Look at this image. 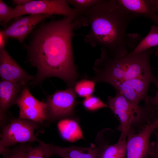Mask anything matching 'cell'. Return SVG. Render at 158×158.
Here are the masks:
<instances>
[{
	"label": "cell",
	"mask_w": 158,
	"mask_h": 158,
	"mask_svg": "<svg viewBox=\"0 0 158 158\" xmlns=\"http://www.w3.org/2000/svg\"><path fill=\"white\" fill-rule=\"evenodd\" d=\"M39 123L18 118L13 119L9 124L3 126L0 135V154L9 149V147L17 143L35 141L42 142L34 134Z\"/></svg>",
	"instance_id": "5"
},
{
	"label": "cell",
	"mask_w": 158,
	"mask_h": 158,
	"mask_svg": "<svg viewBox=\"0 0 158 158\" xmlns=\"http://www.w3.org/2000/svg\"><path fill=\"white\" fill-rule=\"evenodd\" d=\"M100 0H66L69 5L73 7L76 16L74 20L81 16L88 9L92 7Z\"/></svg>",
	"instance_id": "20"
},
{
	"label": "cell",
	"mask_w": 158,
	"mask_h": 158,
	"mask_svg": "<svg viewBox=\"0 0 158 158\" xmlns=\"http://www.w3.org/2000/svg\"><path fill=\"white\" fill-rule=\"evenodd\" d=\"M14 10V8L10 7L3 0H0V22H4L6 23L9 19Z\"/></svg>",
	"instance_id": "25"
},
{
	"label": "cell",
	"mask_w": 158,
	"mask_h": 158,
	"mask_svg": "<svg viewBox=\"0 0 158 158\" xmlns=\"http://www.w3.org/2000/svg\"><path fill=\"white\" fill-rule=\"evenodd\" d=\"M52 16L49 14H30L25 17L14 18L12 23L3 31L8 38L16 39L22 43L37 24Z\"/></svg>",
	"instance_id": "10"
},
{
	"label": "cell",
	"mask_w": 158,
	"mask_h": 158,
	"mask_svg": "<svg viewBox=\"0 0 158 158\" xmlns=\"http://www.w3.org/2000/svg\"><path fill=\"white\" fill-rule=\"evenodd\" d=\"M46 103L47 119L55 120L68 117L74 113L76 93L72 87L57 90L47 97Z\"/></svg>",
	"instance_id": "7"
},
{
	"label": "cell",
	"mask_w": 158,
	"mask_h": 158,
	"mask_svg": "<svg viewBox=\"0 0 158 158\" xmlns=\"http://www.w3.org/2000/svg\"><path fill=\"white\" fill-rule=\"evenodd\" d=\"M152 83L155 85L158 83V74L152 77H138L115 83L112 85L115 90L132 103L139 105L144 100Z\"/></svg>",
	"instance_id": "8"
},
{
	"label": "cell",
	"mask_w": 158,
	"mask_h": 158,
	"mask_svg": "<svg viewBox=\"0 0 158 158\" xmlns=\"http://www.w3.org/2000/svg\"><path fill=\"white\" fill-rule=\"evenodd\" d=\"M151 3L158 16V0H150Z\"/></svg>",
	"instance_id": "30"
},
{
	"label": "cell",
	"mask_w": 158,
	"mask_h": 158,
	"mask_svg": "<svg viewBox=\"0 0 158 158\" xmlns=\"http://www.w3.org/2000/svg\"><path fill=\"white\" fill-rule=\"evenodd\" d=\"M125 10L135 16L148 18L158 24V16L151 3L150 0H116Z\"/></svg>",
	"instance_id": "14"
},
{
	"label": "cell",
	"mask_w": 158,
	"mask_h": 158,
	"mask_svg": "<svg viewBox=\"0 0 158 158\" xmlns=\"http://www.w3.org/2000/svg\"><path fill=\"white\" fill-rule=\"evenodd\" d=\"M158 128V118L153 120L142 130L127 136L126 158H149L150 139L152 133Z\"/></svg>",
	"instance_id": "9"
},
{
	"label": "cell",
	"mask_w": 158,
	"mask_h": 158,
	"mask_svg": "<svg viewBox=\"0 0 158 158\" xmlns=\"http://www.w3.org/2000/svg\"><path fill=\"white\" fill-rule=\"evenodd\" d=\"M27 14L57 15L74 17L76 12L66 0H32L23 6H16L9 21L16 17Z\"/></svg>",
	"instance_id": "6"
},
{
	"label": "cell",
	"mask_w": 158,
	"mask_h": 158,
	"mask_svg": "<svg viewBox=\"0 0 158 158\" xmlns=\"http://www.w3.org/2000/svg\"><path fill=\"white\" fill-rule=\"evenodd\" d=\"M35 147L31 146L28 151L26 158H50L52 155L48 144L39 143Z\"/></svg>",
	"instance_id": "21"
},
{
	"label": "cell",
	"mask_w": 158,
	"mask_h": 158,
	"mask_svg": "<svg viewBox=\"0 0 158 158\" xmlns=\"http://www.w3.org/2000/svg\"><path fill=\"white\" fill-rule=\"evenodd\" d=\"M156 87L157 88L158 91L155 96L152 97L148 95L144 101L145 103L150 105L158 107V85Z\"/></svg>",
	"instance_id": "27"
},
{
	"label": "cell",
	"mask_w": 158,
	"mask_h": 158,
	"mask_svg": "<svg viewBox=\"0 0 158 158\" xmlns=\"http://www.w3.org/2000/svg\"><path fill=\"white\" fill-rule=\"evenodd\" d=\"M104 142L97 146L79 147L73 146L63 147L48 144L52 155L62 158H99L100 152L104 146Z\"/></svg>",
	"instance_id": "12"
},
{
	"label": "cell",
	"mask_w": 158,
	"mask_h": 158,
	"mask_svg": "<svg viewBox=\"0 0 158 158\" xmlns=\"http://www.w3.org/2000/svg\"><path fill=\"white\" fill-rule=\"evenodd\" d=\"M83 104L86 109L90 111H95L103 108L109 107L108 105L100 98L92 95L85 98L83 101Z\"/></svg>",
	"instance_id": "23"
},
{
	"label": "cell",
	"mask_w": 158,
	"mask_h": 158,
	"mask_svg": "<svg viewBox=\"0 0 158 158\" xmlns=\"http://www.w3.org/2000/svg\"><path fill=\"white\" fill-rule=\"evenodd\" d=\"M19 118L42 123L47 116V107H31L20 109Z\"/></svg>",
	"instance_id": "17"
},
{
	"label": "cell",
	"mask_w": 158,
	"mask_h": 158,
	"mask_svg": "<svg viewBox=\"0 0 158 158\" xmlns=\"http://www.w3.org/2000/svg\"><path fill=\"white\" fill-rule=\"evenodd\" d=\"M21 83H13L1 80L0 82V114L1 122L5 118V113L16 102L23 88Z\"/></svg>",
	"instance_id": "13"
},
{
	"label": "cell",
	"mask_w": 158,
	"mask_h": 158,
	"mask_svg": "<svg viewBox=\"0 0 158 158\" xmlns=\"http://www.w3.org/2000/svg\"><path fill=\"white\" fill-rule=\"evenodd\" d=\"M57 127L63 138L68 141L73 142L84 138L80 127L73 119L61 120L58 123Z\"/></svg>",
	"instance_id": "15"
},
{
	"label": "cell",
	"mask_w": 158,
	"mask_h": 158,
	"mask_svg": "<svg viewBox=\"0 0 158 158\" xmlns=\"http://www.w3.org/2000/svg\"><path fill=\"white\" fill-rule=\"evenodd\" d=\"M157 50L158 51V48L157 49Z\"/></svg>",
	"instance_id": "31"
},
{
	"label": "cell",
	"mask_w": 158,
	"mask_h": 158,
	"mask_svg": "<svg viewBox=\"0 0 158 158\" xmlns=\"http://www.w3.org/2000/svg\"><path fill=\"white\" fill-rule=\"evenodd\" d=\"M74 17L42 24L25 45L28 59L37 72L30 83H42L55 77L72 87L78 77L73 56L72 41L75 34Z\"/></svg>",
	"instance_id": "1"
},
{
	"label": "cell",
	"mask_w": 158,
	"mask_h": 158,
	"mask_svg": "<svg viewBox=\"0 0 158 158\" xmlns=\"http://www.w3.org/2000/svg\"><path fill=\"white\" fill-rule=\"evenodd\" d=\"M0 76L2 80L25 85L34 78L13 59L5 48L0 49Z\"/></svg>",
	"instance_id": "11"
},
{
	"label": "cell",
	"mask_w": 158,
	"mask_h": 158,
	"mask_svg": "<svg viewBox=\"0 0 158 158\" xmlns=\"http://www.w3.org/2000/svg\"><path fill=\"white\" fill-rule=\"evenodd\" d=\"M32 0H13V3L17 6H23L29 3Z\"/></svg>",
	"instance_id": "29"
},
{
	"label": "cell",
	"mask_w": 158,
	"mask_h": 158,
	"mask_svg": "<svg viewBox=\"0 0 158 158\" xmlns=\"http://www.w3.org/2000/svg\"><path fill=\"white\" fill-rule=\"evenodd\" d=\"M15 104L18 106L19 109L31 107H47L46 103L39 101L33 96L27 86L23 88Z\"/></svg>",
	"instance_id": "19"
},
{
	"label": "cell",
	"mask_w": 158,
	"mask_h": 158,
	"mask_svg": "<svg viewBox=\"0 0 158 158\" xmlns=\"http://www.w3.org/2000/svg\"><path fill=\"white\" fill-rule=\"evenodd\" d=\"M8 37L3 30L0 31V49L4 48L6 40Z\"/></svg>",
	"instance_id": "28"
},
{
	"label": "cell",
	"mask_w": 158,
	"mask_h": 158,
	"mask_svg": "<svg viewBox=\"0 0 158 158\" xmlns=\"http://www.w3.org/2000/svg\"><path fill=\"white\" fill-rule=\"evenodd\" d=\"M156 142L150 144V152L149 158H158V132L154 131Z\"/></svg>",
	"instance_id": "26"
},
{
	"label": "cell",
	"mask_w": 158,
	"mask_h": 158,
	"mask_svg": "<svg viewBox=\"0 0 158 158\" xmlns=\"http://www.w3.org/2000/svg\"><path fill=\"white\" fill-rule=\"evenodd\" d=\"M116 91L115 96L108 97V100L109 108L119 120L118 140H126L129 134L140 132L158 118V107L145 103L142 106L135 104Z\"/></svg>",
	"instance_id": "4"
},
{
	"label": "cell",
	"mask_w": 158,
	"mask_h": 158,
	"mask_svg": "<svg viewBox=\"0 0 158 158\" xmlns=\"http://www.w3.org/2000/svg\"><path fill=\"white\" fill-rule=\"evenodd\" d=\"M158 46V26L154 25L134 50L130 54H134Z\"/></svg>",
	"instance_id": "18"
},
{
	"label": "cell",
	"mask_w": 158,
	"mask_h": 158,
	"mask_svg": "<svg viewBox=\"0 0 158 158\" xmlns=\"http://www.w3.org/2000/svg\"><path fill=\"white\" fill-rule=\"evenodd\" d=\"M158 47L151 48L120 58L101 53L95 61L93 69L95 75L92 79L95 83L104 82L111 85L130 79L152 77L150 56Z\"/></svg>",
	"instance_id": "3"
},
{
	"label": "cell",
	"mask_w": 158,
	"mask_h": 158,
	"mask_svg": "<svg viewBox=\"0 0 158 158\" xmlns=\"http://www.w3.org/2000/svg\"><path fill=\"white\" fill-rule=\"evenodd\" d=\"M30 145H22L15 147L12 150L9 149L1 154L3 158H26Z\"/></svg>",
	"instance_id": "24"
},
{
	"label": "cell",
	"mask_w": 158,
	"mask_h": 158,
	"mask_svg": "<svg viewBox=\"0 0 158 158\" xmlns=\"http://www.w3.org/2000/svg\"><path fill=\"white\" fill-rule=\"evenodd\" d=\"M127 141L118 140L112 145L106 144L100 153L99 158H125L126 155Z\"/></svg>",
	"instance_id": "16"
},
{
	"label": "cell",
	"mask_w": 158,
	"mask_h": 158,
	"mask_svg": "<svg viewBox=\"0 0 158 158\" xmlns=\"http://www.w3.org/2000/svg\"><path fill=\"white\" fill-rule=\"evenodd\" d=\"M95 83L93 80H82L75 83L74 90L78 96L86 98L92 95L95 90Z\"/></svg>",
	"instance_id": "22"
},
{
	"label": "cell",
	"mask_w": 158,
	"mask_h": 158,
	"mask_svg": "<svg viewBox=\"0 0 158 158\" xmlns=\"http://www.w3.org/2000/svg\"><path fill=\"white\" fill-rule=\"evenodd\" d=\"M137 18L116 0H100L76 22L77 25L89 26L90 30L84 38L85 43L99 47L101 53L120 58L131 53L143 38L138 34L127 32L129 23Z\"/></svg>",
	"instance_id": "2"
}]
</instances>
